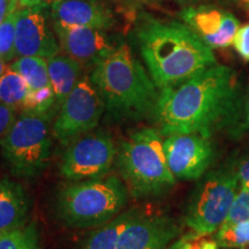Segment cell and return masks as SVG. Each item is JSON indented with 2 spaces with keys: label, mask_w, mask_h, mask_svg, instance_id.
Listing matches in <instances>:
<instances>
[{
  "label": "cell",
  "mask_w": 249,
  "mask_h": 249,
  "mask_svg": "<svg viewBox=\"0 0 249 249\" xmlns=\"http://www.w3.org/2000/svg\"><path fill=\"white\" fill-rule=\"evenodd\" d=\"M29 90L23 77L8 66L0 77V104L21 112Z\"/></svg>",
  "instance_id": "cell-19"
},
{
  "label": "cell",
  "mask_w": 249,
  "mask_h": 249,
  "mask_svg": "<svg viewBox=\"0 0 249 249\" xmlns=\"http://www.w3.org/2000/svg\"><path fill=\"white\" fill-rule=\"evenodd\" d=\"M117 165L129 195L135 198L163 195L177 182L165 155L163 135L154 127L130 130L118 149Z\"/></svg>",
  "instance_id": "cell-4"
},
{
  "label": "cell",
  "mask_w": 249,
  "mask_h": 249,
  "mask_svg": "<svg viewBox=\"0 0 249 249\" xmlns=\"http://www.w3.org/2000/svg\"><path fill=\"white\" fill-rule=\"evenodd\" d=\"M235 51L246 61H249V23L240 27L233 40Z\"/></svg>",
  "instance_id": "cell-25"
},
{
  "label": "cell",
  "mask_w": 249,
  "mask_h": 249,
  "mask_svg": "<svg viewBox=\"0 0 249 249\" xmlns=\"http://www.w3.org/2000/svg\"><path fill=\"white\" fill-rule=\"evenodd\" d=\"M129 192L117 176L70 181L58 189L54 213L71 229H92L123 213Z\"/></svg>",
  "instance_id": "cell-5"
},
{
  "label": "cell",
  "mask_w": 249,
  "mask_h": 249,
  "mask_svg": "<svg viewBox=\"0 0 249 249\" xmlns=\"http://www.w3.org/2000/svg\"><path fill=\"white\" fill-rule=\"evenodd\" d=\"M20 9L18 0H0V24L13 12Z\"/></svg>",
  "instance_id": "cell-30"
},
{
  "label": "cell",
  "mask_w": 249,
  "mask_h": 249,
  "mask_svg": "<svg viewBox=\"0 0 249 249\" xmlns=\"http://www.w3.org/2000/svg\"><path fill=\"white\" fill-rule=\"evenodd\" d=\"M139 211L135 208L123 211L110 222L95 227L86 239L82 249H117L121 233Z\"/></svg>",
  "instance_id": "cell-18"
},
{
  "label": "cell",
  "mask_w": 249,
  "mask_h": 249,
  "mask_svg": "<svg viewBox=\"0 0 249 249\" xmlns=\"http://www.w3.org/2000/svg\"><path fill=\"white\" fill-rule=\"evenodd\" d=\"M18 7L26 8V7H33V6L37 5H48L49 0H18Z\"/></svg>",
  "instance_id": "cell-32"
},
{
  "label": "cell",
  "mask_w": 249,
  "mask_h": 249,
  "mask_svg": "<svg viewBox=\"0 0 249 249\" xmlns=\"http://www.w3.org/2000/svg\"><path fill=\"white\" fill-rule=\"evenodd\" d=\"M51 22L61 26L90 27L107 30L114 23L111 9L97 0H53Z\"/></svg>",
  "instance_id": "cell-15"
},
{
  "label": "cell",
  "mask_w": 249,
  "mask_h": 249,
  "mask_svg": "<svg viewBox=\"0 0 249 249\" xmlns=\"http://www.w3.org/2000/svg\"><path fill=\"white\" fill-rule=\"evenodd\" d=\"M164 150L173 176L185 181L200 180L216 157L211 138L197 133H177L165 136Z\"/></svg>",
  "instance_id": "cell-10"
},
{
  "label": "cell",
  "mask_w": 249,
  "mask_h": 249,
  "mask_svg": "<svg viewBox=\"0 0 249 249\" xmlns=\"http://www.w3.org/2000/svg\"><path fill=\"white\" fill-rule=\"evenodd\" d=\"M242 103L238 73L216 64L160 89L151 120L163 136L197 133L211 138L222 130L234 135Z\"/></svg>",
  "instance_id": "cell-1"
},
{
  "label": "cell",
  "mask_w": 249,
  "mask_h": 249,
  "mask_svg": "<svg viewBox=\"0 0 249 249\" xmlns=\"http://www.w3.org/2000/svg\"><path fill=\"white\" fill-rule=\"evenodd\" d=\"M90 79L110 119L117 123L151 119L160 90L128 44L118 43L93 66Z\"/></svg>",
  "instance_id": "cell-3"
},
{
  "label": "cell",
  "mask_w": 249,
  "mask_h": 249,
  "mask_svg": "<svg viewBox=\"0 0 249 249\" xmlns=\"http://www.w3.org/2000/svg\"><path fill=\"white\" fill-rule=\"evenodd\" d=\"M9 67L17 71L27 82L30 90L51 86L49 79L48 60L40 57H18Z\"/></svg>",
  "instance_id": "cell-20"
},
{
  "label": "cell",
  "mask_w": 249,
  "mask_h": 249,
  "mask_svg": "<svg viewBox=\"0 0 249 249\" xmlns=\"http://www.w3.org/2000/svg\"><path fill=\"white\" fill-rule=\"evenodd\" d=\"M197 249H219V245L214 239H200Z\"/></svg>",
  "instance_id": "cell-31"
},
{
  "label": "cell",
  "mask_w": 249,
  "mask_h": 249,
  "mask_svg": "<svg viewBox=\"0 0 249 249\" xmlns=\"http://www.w3.org/2000/svg\"><path fill=\"white\" fill-rule=\"evenodd\" d=\"M50 85L57 98L58 108L82 77V64L68 55L57 54L46 59Z\"/></svg>",
  "instance_id": "cell-17"
},
{
  "label": "cell",
  "mask_w": 249,
  "mask_h": 249,
  "mask_svg": "<svg viewBox=\"0 0 249 249\" xmlns=\"http://www.w3.org/2000/svg\"><path fill=\"white\" fill-rule=\"evenodd\" d=\"M233 166H234L236 177L239 179L240 188L249 191V151L240 156V158H238L233 163Z\"/></svg>",
  "instance_id": "cell-26"
},
{
  "label": "cell",
  "mask_w": 249,
  "mask_h": 249,
  "mask_svg": "<svg viewBox=\"0 0 249 249\" xmlns=\"http://www.w3.org/2000/svg\"><path fill=\"white\" fill-rule=\"evenodd\" d=\"M18 11L13 12L0 24V59L11 61L15 55V23Z\"/></svg>",
  "instance_id": "cell-23"
},
{
  "label": "cell",
  "mask_w": 249,
  "mask_h": 249,
  "mask_svg": "<svg viewBox=\"0 0 249 249\" xmlns=\"http://www.w3.org/2000/svg\"><path fill=\"white\" fill-rule=\"evenodd\" d=\"M214 240L226 249H249V219L244 222L224 223L216 231Z\"/></svg>",
  "instance_id": "cell-22"
},
{
  "label": "cell",
  "mask_w": 249,
  "mask_h": 249,
  "mask_svg": "<svg viewBox=\"0 0 249 249\" xmlns=\"http://www.w3.org/2000/svg\"><path fill=\"white\" fill-rule=\"evenodd\" d=\"M52 24L61 51L82 65L95 66L118 45L103 29Z\"/></svg>",
  "instance_id": "cell-14"
},
{
  "label": "cell",
  "mask_w": 249,
  "mask_h": 249,
  "mask_svg": "<svg viewBox=\"0 0 249 249\" xmlns=\"http://www.w3.org/2000/svg\"><path fill=\"white\" fill-rule=\"evenodd\" d=\"M140 54L158 90L216 65L213 49L186 23L147 18L136 29Z\"/></svg>",
  "instance_id": "cell-2"
},
{
  "label": "cell",
  "mask_w": 249,
  "mask_h": 249,
  "mask_svg": "<svg viewBox=\"0 0 249 249\" xmlns=\"http://www.w3.org/2000/svg\"><path fill=\"white\" fill-rule=\"evenodd\" d=\"M18 111L13 108L6 107V105L0 104V141L11 128V126L17 119Z\"/></svg>",
  "instance_id": "cell-27"
},
{
  "label": "cell",
  "mask_w": 249,
  "mask_h": 249,
  "mask_svg": "<svg viewBox=\"0 0 249 249\" xmlns=\"http://www.w3.org/2000/svg\"><path fill=\"white\" fill-rule=\"evenodd\" d=\"M30 201L24 188L11 179L0 180V234L26 224Z\"/></svg>",
  "instance_id": "cell-16"
},
{
  "label": "cell",
  "mask_w": 249,
  "mask_h": 249,
  "mask_svg": "<svg viewBox=\"0 0 249 249\" xmlns=\"http://www.w3.org/2000/svg\"><path fill=\"white\" fill-rule=\"evenodd\" d=\"M105 113L101 93L90 76H82L62 103L52 126V134L68 145L96 128Z\"/></svg>",
  "instance_id": "cell-8"
},
{
  "label": "cell",
  "mask_w": 249,
  "mask_h": 249,
  "mask_svg": "<svg viewBox=\"0 0 249 249\" xmlns=\"http://www.w3.org/2000/svg\"><path fill=\"white\" fill-rule=\"evenodd\" d=\"M51 119L21 112L0 141L2 158L14 177L34 179L46 170L52 154Z\"/></svg>",
  "instance_id": "cell-6"
},
{
  "label": "cell",
  "mask_w": 249,
  "mask_h": 249,
  "mask_svg": "<svg viewBox=\"0 0 249 249\" xmlns=\"http://www.w3.org/2000/svg\"><path fill=\"white\" fill-rule=\"evenodd\" d=\"M233 163L207 172L189 197L185 224L197 236L213 234L225 223L239 192Z\"/></svg>",
  "instance_id": "cell-7"
},
{
  "label": "cell",
  "mask_w": 249,
  "mask_h": 249,
  "mask_svg": "<svg viewBox=\"0 0 249 249\" xmlns=\"http://www.w3.org/2000/svg\"><path fill=\"white\" fill-rule=\"evenodd\" d=\"M180 233L173 218L139 211L121 233L117 249H167Z\"/></svg>",
  "instance_id": "cell-12"
},
{
  "label": "cell",
  "mask_w": 249,
  "mask_h": 249,
  "mask_svg": "<svg viewBox=\"0 0 249 249\" xmlns=\"http://www.w3.org/2000/svg\"><path fill=\"white\" fill-rule=\"evenodd\" d=\"M200 239L201 236H197L192 232L189 234L181 236L177 241H174L167 249H197Z\"/></svg>",
  "instance_id": "cell-29"
},
{
  "label": "cell",
  "mask_w": 249,
  "mask_h": 249,
  "mask_svg": "<svg viewBox=\"0 0 249 249\" xmlns=\"http://www.w3.org/2000/svg\"><path fill=\"white\" fill-rule=\"evenodd\" d=\"M249 132V87L247 93L244 96V103H242V110H241V118L239 121L238 127H236L234 135L235 138H239L242 134Z\"/></svg>",
  "instance_id": "cell-28"
},
{
  "label": "cell",
  "mask_w": 249,
  "mask_h": 249,
  "mask_svg": "<svg viewBox=\"0 0 249 249\" xmlns=\"http://www.w3.org/2000/svg\"><path fill=\"white\" fill-rule=\"evenodd\" d=\"M176 1H178L180 4H183V5H188V4H195V2L201 1V0H176Z\"/></svg>",
  "instance_id": "cell-34"
},
{
  "label": "cell",
  "mask_w": 249,
  "mask_h": 249,
  "mask_svg": "<svg viewBox=\"0 0 249 249\" xmlns=\"http://www.w3.org/2000/svg\"><path fill=\"white\" fill-rule=\"evenodd\" d=\"M0 249H40L36 224H24L0 234Z\"/></svg>",
  "instance_id": "cell-21"
},
{
  "label": "cell",
  "mask_w": 249,
  "mask_h": 249,
  "mask_svg": "<svg viewBox=\"0 0 249 249\" xmlns=\"http://www.w3.org/2000/svg\"><path fill=\"white\" fill-rule=\"evenodd\" d=\"M48 5L18 9L15 23V55L49 59L59 54L60 46L49 24Z\"/></svg>",
  "instance_id": "cell-11"
},
{
  "label": "cell",
  "mask_w": 249,
  "mask_h": 249,
  "mask_svg": "<svg viewBox=\"0 0 249 249\" xmlns=\"http://www.w3.org/2000/svg\"><path fill=\"white\" fill-rule=\"evenodd\" d=\"M8 66H7V62H6L5 60H1V59H0V77L2 76V74L5 73V71H6V68H7Z\"/></svg>",
  "instance_id": "cell-33"
},
{
  "label": "cell",
  "mask_w": 249,
  "mask_h": 249,
  "mask_svg": "<svg viewBox=\"0 0 249 249\" xmlns=\"http://www.w3.org/2000/svg\"><path fill=\"white\" fill-rule=\"evenodd\" d=\"M247 1H248V0H247Z\"/></svg>",
  "instance_id": "cell-35"
},
{
  "label": "cell",
  "mask_w": 249,
  "mask_h": 249,
  "mask_svg": "<svg viewBox=\"0 0 249 249\" xmlns=\"http://www.w3.org/2000/svg\"><path fill=\"white\" fill-rule=\"evenodd\" d=\"M249 219V191L240 188L233 201L225 223L233 224Z\"/></svg>",
  "instance_id": "cell-24"
},
{
  "label": "cell",
  "mask_w": 249,
  "mask_h": 249,
  "mask_svg": "<svg viewBox=\"0 0 249 249\" xmlns=\"http://www.w3.org/2000/svg\"><path fill=\"white\" fill-rule=\"evenodd\" d=\"M179 15L183 23L213 50L229 48L239 29L234 15L216 6H188Z\"/></svg>",
  "instance_id": "cell-13"
},
{
  "label": "cell",
  "mask_w": 249,
  "mask_h": 249,
  "mask_svg": "<svg viewBox=\"0 0 249 249\" xmlns=\"http://www.w3.org/2000/svg\"><path fill=\"white\" fill-rule=\"evenodd\" d=\"M67 147L59 172L68 181L103 178L117 160L118 150L113 139L103 130L86 134Z\"/></svg>",
  "instance_id": "cell-9"
}]
</instances>
